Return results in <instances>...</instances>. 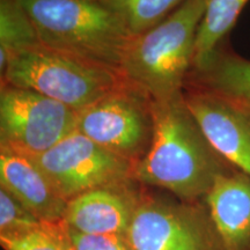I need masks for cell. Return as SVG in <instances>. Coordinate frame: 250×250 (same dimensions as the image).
I'll list each match as a JSON object with an SVG mask.
<instances>
[{
	"label": "cell",
	"mask_w": 250,
	"mask_h": 250,
	"mask_svg": "<svg viewBox=\"0 0 250 250\" xmlns=\"http://www.w3.org/2000/svg\"><path fill=\"white\" fill-rule=\"evenodd\" d=\"M154 117L151 147L134 167V181L168 190L181 201H204L218 177L235 168L206 138L183 92L154 101Z\"/></svg>",
	"instance_id": "6da1fadb"
},
{
	"label": "cell",
	"mask_w": 250,
	"mask_h": 250,
	"mask_svg": "<svg viewBox=\"0 0 250 250\" xmlns=\"http://www.w3.org/2000/svg\"><path fill=\"white\" fill-rule=\"evenodd\" d=\"M17 1L41 44L120 72L132 36L111 9L98 0Z\"/></svg>",
	"instance_id": "7a4b0ae2"
},
{
	"label": "cell",
	"mask_w": 250,
	"mask_h": 250,
	"mask_svg": "<svg viewBox=\"0 0 250 250\" xmlns=\"http://www.w3.org/2000/svg\"><path fill=\"white\" fill-rule=\"evenodd\" d=\"M206 0H187L152 29L131 39L120 72L124 79L164 101L183 92L195 58Z\"/></svg>",
	"instance_id": "3957f363"
},
{
	"label": "cell",
	"mask_w": 250,
	"mask_h": 250,
	"mask_svg": "<svg viewBox=\"0 0 250 250\" xmlns=\"http://www.w3.org/2000/svg\"><path fill=\"white\" fill-rule=\"evenodd\" d=\"M0 76L1 83L36 90L78 112L125 81L118 71L41 43L9 56Z\"/></svg>",
	"instance_id": "277c9868"
},
{
	"label": "cell",
	"mask_w": 250,
	"mask_h": 250,
	"mask_svg": "<svg viewBox=\"0 0 250 250\" xmlns=\"http://www.w3.org/2000/svg\"><path fill=\"white\" fill-rule=\"evenodd\" d=\"M154 127V100L126 79L78 112V132L134 165L147 154Z\"/></svg>",
	"instance_id": "5b68a950"
},
{
	"label": "cell",
	"mask_w": 250,
	"mask_h": 250,
	"mask_svg": "<svg viewBox=\"0 0 250 250\" xmlns=\"http://www.w3.org/2000/svg\"><path fill=\"white\" fill-rule=\"evenodd\" d=\"M78 111L36 90L1 83L0 146L43 154L77 131Z\"/></svg>",
	"instance_id": "8992f818"
},
{
	"label": "cell",
	"mask_w": 250,
	"mask_h": 250,
	"mask_svg": "<svg viewBox=\"0 0 250 250\" xmlns=\"http://www.w3.org/2000/svg\"><path fill=\"white\" fill-rule=\"evenodd\" d=\"M125 239L132 250H224L205 202L143 195Z\"/></svg>",
	"instance_id": "52a82bcc"
},
{
	"label": "cell",
	"mask_w": 250,
	"mask_h": 250,
	"mask_svg": "<svg viewBox=\"0 0 250 250\" xmlns=\"http://www.w3.org/2000/svg\"><path fill=\"white\" fill-rule=\"evenodd\" d=\"M31 158L67 202L90 190L134 180L133 162L78 131Z\"/></svg>",
	"instance_id": "ba28073f"
},
{
	"label": "cell",
	"mask_w": 250,
	"mask_h": 250,
	"mask_svg": "<svg viewBox=\"0 0 250 250\" xmlns=\"http://www.w3.org/2000/svg\"><path fill=\"white\" fill-rule=\"evenodd\" d=\"M190 111L213 148L250 176V105L213 90L186 85Z\"/></svg>",
	"instance_id": "9c48e42d"
},
{
	"label": "cell",
	"mask_w": 250,
	"mask_h": 250,
	"mask_svg": "<svg viewBox=\"0 0 250 250\" xmlns=\"http://www.w3.org/2000/svg\"><path fill=\"white\" fill-rule=\"evenodd\" d=\"M134 183L99 188L71 199L62 220L78 232L125 236L143 197Z\"/></svg>",
	"instance_id": "30bf717a"
},
{
	"label": "cell",
	"mask_w": 250,
	"mask_h": 250,
	"mask_svg": "<svg viewBox=\"0 0 250 250\" xmlns=\"http://www.w3.org/2000/svg\"><path fill=\"white\" fill-rule=\"evenodd\" d=\"M0 187L42 221L64 219L68 202L31 156L0 146Z\"/></svg>",
	"instance_id": "8fae6325"
},
{
	"label": "cell",
	"mask_w": 250,
	"mask_h": 250,
	"mask_svg": "<svg viewBox=\"0 0 250 250\" xmlns=\"http://www.w3.org/2000/svg\"><path fill=\"white\" fill-rule=\"evenodd\" d=\"M224 250H250V176H219L204 199Z\"/></svg>",
	"instance_id": "7c38bea8"
},
{
	"label": "cell",
	"mask_w": 250,
	"mask_h": 250,
	"mask_svg": "<svg viewBox=\"0 0 250 250\" xmlns=\"http://www.w3.org/2000/svg\"><path fill=\"white\" fill-rule=\"evenodd\" d=\"M186 85L213 90L250 105V61L228 49L225 42L201 66L191 68Z\"/></svg>",
	"instance_id": "4fadbf2b"
},
{
	"label": "cell",
	"mask_w": 250,
	"mask_h": 250,
	"mask_svg": "<svg viewBox=\"0 0 250 250\" xmlns=\"http://www.w3.org/2000/svg\"><path fill=\"white\" fill-rule=\"evenodd\" d=\"M249 0H206V9L199 26L192 67L201 66L221 44L235 26Z\"/></svg>",
	"instance_id": "5bb4252c"
},
{
	"label": "cell",
	"mask_w": 250,
	"mask_h": 250,
	"mask_svg": "<svg viewBox=\"0 0 250 250\" xmlns=\"http://www.w3.org/2000/svg\"><path fill=\"white\" fill-rule=\"evenodd\" d=\"M105 7L111 9L126 28L131 36L145 33L187 0H98Z\"/></svg>",
	"instance_id": "9a60e30c"
},
{
	"label": "cell",
	"mask_w": 250,
	"mask_h": 250,
	"mask_svg": "<svg viewBox=\"0 0 250 250\" xmlns=\"http://www.w3.org/2000/svg\"><path fill=\"white\" fill-rule=\"evenodd\" d=\"M36 44L39 37L24 9L17 0H0V73L12 54Z\"/></svg>",
	"instance_id": "2e32d148"
},
{
	"label": "cell",
	"mask_w": 250,
	"mask_h": 250,
	"mask_svg": "<svg viewBox=\"0 0 250 250\" xmlns=\"http://www.w3.org/2000/svg\"><path fill=\"white\" fill-rule=\"evenodd\" d=\"M4 250H73L64 220L43 221L40 227L19 235L0 237Z\"/></svg>",
	"instance_id": "e0dca14e"
},
{
	"label": "cell",
	"mask_w": 250,
	"mask_h": 250,
	"mask_svg": "<svg viewBox=\"0 0 250 250\" xmlns=\"http://www.w3.org/2000/svg\"><path fill=\"white\" fill-rule=\"evenodd\" d=\"M43 221L0 188V237L19 235L40 227Z\"/></svg>",
	"instance_id": "ac0fdd59"
},
{
	"label": "cell",
	"mask_w": 250,
	"mask_h": 250,
	"mask_svg": "<svg viewBox=\"0 0 250 250\" xmlns=\"http://www.w3.org/2000/svg\"><path fill=\"white\" fill-rule=\"evenodd\" d=\"M66 230L73 250H132L125 236L116 234L83 233L68 226H66Z\"/></svg>",
	"instance_id": "d6986e66"
}]
</instances>
